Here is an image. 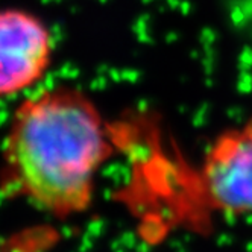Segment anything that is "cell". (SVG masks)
<instances>
[{"label":"cell","instance_id":"6da1fadb","mask_svg":"<svg viewBox=\"0 0 252 252\" xmlns=\"http://www.w3.org/2000/svg\"><path fill=\"white\" fill-rule=\"evenodd\" d=\"M113 129L128 161L116 199L145 243L179 232L202 236L223 220L252 216V117L220 131L197 159L184 155L149 111H126Z\"/></svg>","mask_w":252,"mask_h":252},{"label":"cell","instance_id":"7a4b0ae2","mask_svg":"<svg viewBox=\"0 0 252 252\" xmlns=\"http://www.w3.org/2000/svg\"><path fill=\"white\" fill-rule=\"evenodd\" d=\"M117 155L113 122L71 87L43 90L23 100L3 141L8 184L58 219L92 207L97 175Z\"/></svg>","mask_w":252,"mask_h":252},{"label":"cell","instance_id":"3957f363","mask_svg":"<svg viewBox=\"0 0 252 252\" xmlns=\"http://www.w3.org/2000/svg\"><path fill=\"white\" fill-rule=\"evenodd\" d=\"M53 35L47 25L26 9H0V99L19 96L49 71Z\"/></svg>","mask_w":252,"mask_h":252}]
</instances>
